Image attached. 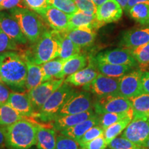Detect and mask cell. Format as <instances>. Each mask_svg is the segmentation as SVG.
<instances>
[{"label": "cell", "mask_w": 149, "mask_h": 149, "mask_svg": "<svg viewBox=\"0 0 149 149\" xmlns=\"http://www.w3.org/2000/svg\"><path fill=\"white\" fill-rule=\"evenodd\" d=\"M27 66L22 55L14 51L0 53V78L2 82L15 92L26 88Z\"/></svg>", "instance_id": "cell-1"}, {"label": "cell", "mask_w": 149, "mask_h": 149, "mask_svg": "<svg viewBox=\"0 0 149 149\" xmlns=\"http://www.w3.org/2000/svg\"><path fill=\"white\" fill-rule=\"evenodd\" d=\"M59 53L58 32L48 29L22 56L35 64L41 65L58 57Z\"/></svg>", "instance_id": "cell-2"}, {"label": "cell", "mask_w": 149, "mask_h": 149, "mask_svg": "<svg viewBox=\"0 0 149 149\" xmlns=\"http://www.w3.org/2000/svg\"><path fill=\"white\" fill-rule=\"evenodd\" d=\"M8 149H31L36 144L37 124L25 118L4 126Z\"/></svg>", "instance_id": "cell-3"}, {"label": "cell", "mask_w": 149, "mask_h": 149, "mask_svg": "<svg viewBox=\"0 0 149 149\" xmlns=\"http://www.w3.org/2000/svg\"><path fill=\"white\" fill-rule=\"evenodd\" d=\"M8 11L18 22L28 42L31 44L36 42L42 33L48 29L40 15L31 9L16 7Z\"/></svg>", "instance_id": "cell-4"}, {"label": "cell", "mask_w": 149, "mask_h": 149, "mask_svg": "<svg viewBox=\"0 0 149 149\" xmlns=\"http://www.w3.org/2000/svg\"><path fill=\"white\" fill-rule=\"evenodd\" d=\"M74 91L72 86L64 81L46 100L37 114V118L44 122H53L63 104Z\"/></svg>", "instance_id": "cell-5"}, {"label": "cell", "mask_w": 149, "mask_h": 149, "mask_svg": "<svg viewBox=\"0 0 149 149\" xmlns=\"http://www.w3.org/2000/svg\"><path fill=\"white\" fill-rule=\"evenodd\" d=\"M93 104L92 97L88 91H74L63 104L57 117L77 114L90 111L93 109Z\"/></svg>", "instance_id": "cell-6"}, {"label": "cell", "mask_w": 149, "mask_h": 149, "mask_svg": "<svg viewBox=\"0 0 149 149\" xmlns=\"http://www.w3.org/2000/svg\"><path fill=\"white\" fill-rule=\"evenodd\" d=\"M64 80L65 79H49L29 91L28 94L36 114L40 111L48 97L64 82Z\"/></svg>", "instance_id": "cell-7"}, {"label": "cell", "mask_w": 149, "mask_h": 149, "mask_svg": "<svg viewBox=\"0 0 149 149\" xmlns=\"http://www.w3.org/2000/svg\"><path fill=\"white\" fill-rule=\"evenodd\" d=\"M119 80L120 78L108 77L99 72L97 76L91 83L84 86V89L93 93L97 98L110 95H120Z\"/></svg>", "instance_id": "cell-8"}, {"label": "cell", "mask_w": 149, "mask_h": 149, "mask_svg": "<svg viewBox=\"0 0 149 149\" xmlns=\"http://www.w3.org/2000/svg\"><path fill=\"white\" fill-rule=\"evenodd\" d=\"M95 113L99 115L108 113H124L132 109L129 99L120 95H110L97 99L93 104Z\"/></svg>", "instance_id": "cell-9"}, {"label": "cell", "mask_w": 149, "mask_h": 149, "mask_svg": "<svg viewBox=\"0 0 149 149\" xmlns=\"http://www.w3.org/2000/svg\"><path fill=\"white\" fill-rule=\"evenodd\" d=\"M122 137L141 146L149 138V117H133Z\"/></svg>", "instance_id": "cell-10"}, {"label": "cell", "mask_w": 149, "mask_h": 149, "mask_svg": "<svg viewBox=\"0 0 149 149\" xmlns=\"http://www.w3.org/2000/svg\"><path fill=\"white\" fill-rule=\"evenodd\" d=\"M93 60L99 62L117 65H128L132 67L138 66L137 61L132 55L131 51L126 48H118L100 52Z\"/></svg>", "instance_id": "cell-11"}, {"label": "cell", "mask_w": 149, "mask_h": 149, "mask_svg": "<svg viewBox=\"0 0 149 149\" xmlns=\"http://www.w3.org/2000/svg\"><path fill=\"white\" fill-rule=\"evenodd\" d=\"M142 71L141 68L130 70L120 78L119 95L120 96L130 99L144 93L141 81Z\"/></svg>", "instance_id": "cell-12"}, {"label": "cell", "mask_w": 149, "mask_h": 149, "mask_svg": "<svg viewBox=\"0 0 149 149\" xmlns=\"http://www.w3.org/2000/svg\"><path fill=\"white\" fill-rule=\"evenodd\" d=\"M36 13L52 30L57 32H64L68 29L70 15L65 13L51 6H48L46 8L36 11Z\"/></svg>", "instance_id": "cell-13"}, {"label": "cell", "mask_w": 149, "mask_h": 149, "mask_svg": "<svg viewBox=\"0 0 149 149\" xmlns=\"http://www.w3.org/2000/svg\"><path fill=\"white\" fill-rule=\"evenodd\" d=\"M0 28L17 44L24 45L28 43L26 37L22 31L18 22L9 11H0Z\"/></svg>", "instance_id": "cell-14"}, {"label": "cell", "mask_w": 149, "mask_h": 149, "mask_svg": "<svg viewBox=\"0 0 149 149\" xmlns=\"http://www.w3.org/2000/svg\"><path fill=\"white\" fill-rule=\"evenodd\" d=\"M148 42H149V25L126 31L122 35L120 46L131 50Z\"/></svg>", "instance_id": "cell-15"}, {"label": "cell", "mask_w": 149, "mask_h": 149, "mask_svg": "<svg viewBox=\"0 0 149 149\" xmlns=\"http://www.w3.org/2000/svg\"><path fill=\"white\" fill-rule=\"evenodd\" d=\"M6 104L24 117H36L37 116L28 93L22 92L10 93Z\"/></svg>", "instance_id": "cell-16"}, {"label": "cell", "mask_w": 149, "mask_h": 149, "mask_svg": "<svg viewBox=\"0 0 149 149\" xmlns=\"http://www.w3.org/2000/svg\"><path fill=\"white\" fill-rule=\"evenodd\" d=\"M123 15V9L115 0H107L97 7V19L102 24H109L120 20Z\"/></svg>", "instance_id": "cell-17"}, {"label": "cell", "mask_w": 149, "mask_h": 149, "mask_svg": "<svg viewBox=\"0 0 149 149\" xmlns=\"http://www.w3.org/2000/svg\"><path fill=\"white\" fill-rule=\"evenodd\" d=\"M98 74L99 71L93 61L92 58L89 57V62L87 66L68 75L65 79L64 81L75 87L84 86L91 83Z\"/></svg>", "instance_id": "cell-18"}, {"label": "cell", "mask_w": 149, "mask_h": 149, "mask_svg": "<svg viewBox=\"0 0 149 149\" xmlns=\"http://www.w3.org/2000/svg\"><path fill=\"white\" fill-rule=\"evenodd\" d=\"M97 30L90 27H80L66 30L64 34L80 48L88 47L95 41Z\"/></svg>", "instance_id": "cell-19"}, {"label": "cell", "mask_w": 149, "mask_h": 149, "mask_svg": "<svg viewBox=\"0 0 149 149\" xmlns=\"http://www.w3.org/2000/svg\"><path fill=\"white\" fill-rule=\"evenodd\" d=\"M95 115L94 109H91L90 111L77 114L58 116L53 121V127L55 130L60 132L88 120Z\"/></svg>", "instance_id": "cell-20"}, {"label": "cell", "mask_w": 149, "mask_h": 149, "mask_svg": "<svg viewBox=\"0 0 149 149\" xmlns=\"http://www.w3.org/2000/svg\"><path fill=\"white\" fill-rule=\"evenodd\" d=\"M104 25V24L97 19L96 15H88L78 10L77 12L70 15L67 30L80 27H90L98 30Z\"/></svg>", "instance_id": "cell-21"}, {"label": "cell", "mask_w": 149, "mask_h": 149, "mask_svg": "<svg viewBox=\"0 0 149 149\" xmlns=\"http://www.w3.org/2000/svg\"><path fill=\"white\" fill-rule=\"evenodd\" d=\"M89 62V57L81 53L72 56L65 60L62 71L59 74V79H64L66 76L79 71L84 68Z\"/></svg>", "instance_id": "cell-22"}, {"label": "cell", "mask_w": 149, "mask_h": 149, "mask_svg": "<svg viewBox=\"0 0 149 149\" xmlns=\"http://www.w3.org/2000/svg\"><path fill=\"white\" fill-rule=\"evenodd\" d=\"M56 130L53 128L37 125L36 144L37 149H55L56 145Z\"/></svg>", "instance_id": "cell-23"}, {"label": "cell", "mask_w": 149, "mask_h": 149, "mask_svg": "<svg viewBox=\"0 0 149 149\" xmlns=\"http://www.w3.org/2000/svg\"><path fill=\"white\" fill-rule=\"evenodd\" d=\"M100 124V115L96 114L94 116L79 123L71 127L66 128L60 131V134H62L67 137L78 141L84 135L87 130L92 128L93 126Z\"/></svg>", "instance_id": "cell-24"}, {"label": "cell", "mask_w": 149, "mask_h": 149, "mask_svg": "<svg viewBox=\"0 0 149 149\" xmlns=\"http://www.w3.org/2000/svg\"><path fill=\"white\" fill-rule=\"evenodd\" d=\"M92 59L99 72L104 75L108 76V77L120 78L123 75L130 72V70H132L133 68V67L128 66V65L108 64V63L95 61L93 60V58Z\"/></svg>", "instance_id": "cell-25"}, {"label": "cell", "mask_w": 149, "mask_h": 149, "mask_svg": "<svg viewBox=\"0 0 149 149\" xmlns=\"http://www.w3.org/2000/svg\"><path fill=\"white\" fill-rule=\"evenodd\" d=\"M24 58L25 59L26 64L27 66L26 88L29 91L42 82L43 73L42 66L41 65L35 64L25 57Z\"/></svg>", "instance_id": "cell-26"}, {"label": "cell", "mask_w": 149, "mask_h": 149, "mask_svg": "<svg viewBox=\"0 0 149 149\" xmlns=\"http://www.w3.org/2000/svg\"><path fill=\"white\" fill-rule=\"evenodd\" d=\"M65 59L60 57L53 59L44 64H41L43 73L42 82L52 79H59V76L62 71Z\"/></svg>", "instance_id": "cell-27"}, {"label": "cell", "mask_w": 149, "mask_h": 149, "mask_svg": "<svg viewBox=\"0 0 149 149\" xmlns=\"http://www.w3.org/2000/svg\"><path fill=\"white\" fill-rule=\"evenodd\" d=\"M59 41V57L63 59L70 58L72 56L81 53V48L72 42L63 32H58Z\"/></svg>", "instance_id": "cell-28"}, {"label": "cell", "mask_w": 149, "mask_h": 149, "mask_svg": "<svg viewBox=\"0 0 149 149\" xmlns=\"http://www.w3.org/2000/svg\"><path fill=\"white\" fill-rule=\"evenodd\" d=\"M133 111V117H149V94H141L129 99Z\"/></svg>", "instance_id": "cell-29"}, {"label": "cell", "mask_w": 149, "mask_h": 149, "mask_svg": "<svg viewBox=\"0 0 149 149\" xmlns=\"http://www.w3.org/2000/svg\"><path fill=\"white\" fill-rule=\"evenodd\" d=\"M128 14L141 25H149V3H139L128 10Z\"/></svg>", "instance_id": "cell-30"}, {"label": "cell", "mask_w": 149, "mask_h": 149, "mask_svg": "<svg viewBox=\"0 0 149 149\" xmlns=\"http://www.w3.org/2000/svg\"><path fill=\"white\" fill-rule=\"evenodd\" d=\"M133 116L126 117L104 129V137L107 141V144H109L111 140L122 134L124 129L129 124V123L133 120Z\"/></svg>", "instance_id": "cell-31"}, {"label": "cell", "mask_w": 149, "mask_h": 149, "mask_svg": "<svg viewBox=\"0 0 149 149\" xmlns=\"http://www.w3.org/2000/svg\"><path fill=\"white\" fill-rule=\"evenodd\" d=\"M24 119V117L11 108L8 104L0 105V125L8 126L17 121Z\"/></svg>", "instance_id": "cell-32"}, {"label": "cell", "mask_w": 149, "mask_h": 149, "mask_svg": "<svg viewBox=\"0 0 149 149\" xmlns=\"http://www.w3.org/2000/svg\"><path fill=\"white\" fill-rule=\"evenodd\" d=\"M128 116H133V109L124 113H108L100 115V125L104 129Z\"/></svg>", "instance_id": "cell-33"}, {"label": "cell", "mask_w": 149, "mask_h": 149, "mask_svg": "<svg viewBox=\"0 0 149 149\" xmlns=\"http://www.w3.org/2000/svg\"><path fill=\"white\" fill-rule=\"evenodd\" d=\"M130 51L141 70L149 67V42Z\"/></svg>", "instance_id": "cell-34"}, {"label": "cell", "mask_w": 149, "mask_h": 149, "mask_svg": "<svg viewBox=\"0 0 149 149\" xmlns=\"http://www.w3.org/2000/svg\"><path fill=\"white\" fill-rule=\"evenodd\" d=\"M47 3L68 15H72L78 10L72 0H47Z\"/></svg>", "instance_id": "cell-35"}, {"label": "cell", "mask_w": 149, "mask_h": 149, "mask_svg": "<svg viewBox=\"0 0 149 149\" xmlns=\"http://www.w3.org/2000/svg\"><path fill=\"white\" fill-rule=\"evenodd\" d=\"M109 149H146L132 142L131 141L121 137H117L108 144Z\"/></svg>", "instance_id": "cell-36"}, {"label": "cell", "mask_w": 149, "mask_h": 149, "mask_svg": "<svg viewBox=\"0 0 149 149\" xmlns=\"http://www.w3.org/2000/svg\"><path fill=\"white\" fill-rule=\"evenodd\" d=\"M80 145L77 141L62 134L57 136L55 149H79Z\"/></svg>", "instance_id": "cell-37"}, {"label": "cell", "mask_w": 149, "mask_h": 149, "mask_svg": "<svg viewBox=\"0 0 149 149\" xmlns=\"http://www.w3.org/2000/svg\"><path fill=\"white\" fill-rule=\"evenodd\" d=\"M17 44L13 40H11L0 28V53L6 51H17Z\"/></svg>", "instance_id": "cell-38"}, {"label": "cell", "mask_w": 149, "mask_h": 149, "mask_svg": "<svg viewBox=\"0 0 149 149\" xmlns=\"http://www.w3.org/2000/svg\"><path fill=\"white\" fill-rule=\"evenodd\" d=\"M102 135H104V128L100 124H97V125L93 126L92 128L87 130L77 141L80 145L93 140V139H95Z\"/></svg>", "instance_id": "cell-39"}, {"label": "cell", "mask_w": 149, "mask_h": 149, "mask_svg": "<svg viewBox=\"0 0 149 149\" xmlns=\"http://www.w3.org/2000/svg\"><path fill=\"white\" fill-rule=\"evenodd\" d=\"M78 10L88 15H96L97 6L92 0H72Z\"/></svg>", "instance_id": "cell-40"}, {"label": "cell", "mask_w": 149, "mask_h": 149, "mask_svg": "<svg viewBox=\"0 0 149 149\" xmlns=\"http://www.w3.org/2000/svg\"><path fill=\"white\" fill-rule=\"evenodd\" d=\"M107 146L108 144L104 138V135L88 142L80 144V147H82L86 149H106Z\"/></svg>", "instance_id": "cell-41"}, {"label": "cell", "mask_w": 149, "mask_h": 149, "mask_svg": "<svg viewBox=\"0 0 149 149\" xmlns=\"http://www.w3.org/2000/svg\"><path fill=\"white\" fill-rule=\"evenodd\" d=\"M16 7L27 8L24 0H2L0 1V11L8 10Z\"/></svg>", "instance_id": "cell-42"}, {"label": "cell", "mask_w": 149, "mask_h": 149, "mask_svg": "<svg viewBox=\"0 0 149 149\" xmlns=\"http://www.w3.org/2000/svg\"><path fill=\"white\" fill-rule=\"evenodd\" d=\"M28 8L35 12L48 6L47 0H24Z\"/></svg>", "instance_id": "cell-43"}, {"label": "cell", "mask_w": 149, "mask_h": 149, "mask_svg": "<svg viewBox=\"0 0 149 149\" xmlns=\"http://www.w3.org/2000/svg\"><path fill=\"white\" fill-rule=\"evenodd\" d=\"M10 93L8 88L2 83L0 82V105L6 104Z\"/></svg>", "instance_id": "cell-44"}, {"label": "cell", "mask_w": 149, "mask_h": 149, "mask_svg": "<svg viewBox=\"0 0 149 149\" xmlns=\"http://www.w3.org/2000/svg\"><path fill=\"white\" fill-rule=\"evenodd\" d=\"M141 81L144 93L149 94V71H148V70H143Z\"/></svg>", "instance_id": "cell-45"}, {"label": "cell", "mask_w": 149, "mask_h": 149, "mask_svg": "<svg viewBox=\"0 0 149 149\" xmlns=\"http://www.w3.org/2000/svg\"><path fill=\"white\" fill-rule=\"evenodd\" d=\"M6 147V139L4 126L0 125V149Z\"/></svg>", "instance_id": "cell-46"}, {"label": "cell", "mask_w": 149, "mask_h": 149, "mask_svg": "<svg viewBox=\"0 0 149 149\" xmlns=\"http://www.w3.org/2000/svg\"><path fill=\"white\" fill-rule=\"evenodd\" d=\"M139 3H149V0H128L125 12L126 13H128V10H130V8H132L134 5Z\"/></svg>", "instance_id": "cell-47"}, {"label": "cell", "mask_w": 149, "mask_h": 149, "mask_svg": "<svg viewBox=\"0 0 149 149\" xmlns=\"http://www.w3.org/2000/svg\"><path fill=\"white\" fill-rule=\"evenodd\" d=\"M115 1L120 5V6L122 7L123 10L125 11L128 0H115Z\"/></svg>", "instance_id": "cell-48"}, {"label": "cell", "mask_w": 149, "mask_h": 149, "mask_svg": "<svg viewBox=\"0 0 149 149\" xmlns=\"http://www.w3.org/2000/svg\"><path fill=\"white\" fill-rule=\"evenodd\" d=\"M92 1H93V3L96 5V6L98 7L102 4H103V3L104 2H106L107 0H92Z\"/></svg>", "instance_id": "cell-49"}, {"label": "cell", "mask_w": 149, "mask_h": 149, "mask_svg": "<svg viewBox=\"0 0 149 149\" xmlns=\"http://www.w3.org/2000/svg\"><path fill=\"white\" fill-rule=\"evenodd\" d=\"M141 146L144 147V148H146V149H149V138L145 141L144 144L141 145Z\"/></svg>", "instance_id": "cell-50"}, {"label": "cell", "mask_w": 149, "mask_h": 149, "mask_svg": "<svg viewBox=\"0 0 149 149\" xmlns=\"http://www.w3.org/2000/svg\"><path fill=\"white\" fill-rule=\"evenodd\" d=\"M31 149H37V148H34V146H33V147H32V148H31Z\"/></svg>", "instance_id": "cell-51"}, {"label": "cell", "mask_w": 149, "mask_h": 149, "mask_svg": "<svg viewBox=\"0 0 149 149\" xmlns=\"http://www.w3.org/2000/svg\"><path fill=\"white\" fill-rule=\"evenodd\" d=\"M79 149H86V148H82V147H80V148Z\"/></svg>", "instance_id": "cell-52"}, {"label": "cell", "mask_w": 149, "mask_h": 149, "mask_svg": "<svg viewBox=\"0 0 149 149\" xmlns=\"http://www.w3.org/2000/svg\"><path fill=\"white\" fill-rule=\"evenodd\" d=\"M0 82H2V81H1V78H0Z\"/></svg>", "instance_id": "cell-53"}, {"label": "cell", "mask_w": 149, "mask_h": 149, "mask_svg": "<svg viewBox=\"0 0 149 149\" xmlns=\"http://www.w3.org/2000/svg\"><path fill=\"white\" fill-rule=\"evenodd\" d=\"M2 1V0H0V1Z\"/></svg>", "instance_id": "cell-54"}]
</instances>
